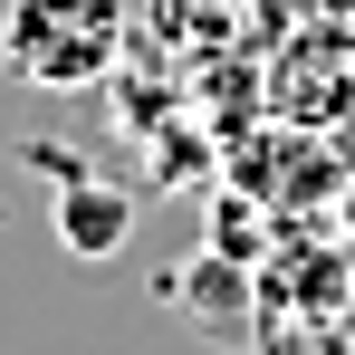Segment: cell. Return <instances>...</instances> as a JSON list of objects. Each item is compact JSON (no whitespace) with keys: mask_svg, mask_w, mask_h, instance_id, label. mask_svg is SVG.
Listing matches in <instances>:
<instances>
[{"mask_svg":"<svg viewBox=\"0 0 355 355\" xmlns=\"http://www.w3.org/2000/svg\"><path fill=\"white\" fill-rule=\"evenodd\" d=\"M125 49V0H10L0 67L29 87H96Z\"/></svg>","mask_w":355,"mask_h":355,"instance_id":"obj_1","label":"cell"},{"mask_svg":"<svg viewBox=\"0 0 355 355\" xmlns=\"http://www.w3.org/2000/svg\"><path fill=\"white\" fill-rule=\"evenodd\" d=\"M125 231H135V202H125L116 182H96V173L58 182V250L67 259H116Z\"/></svg>","mask_w":355,"mask_h":355,"instance_id":"obj_2","label":"cell"},{"mask_svg":"<svg viewBox=\"0 0 355 355\" xmlns=\"http://www.w3.org/2000/svg\"><path fill=\"white\" fill-rule=\"evenodd\" d=\"M240 297H250L240 259H231V250H202V259H192V279H182V307H192L211 336H240Z\"/></svg>","mask_w":355,"mask_h":355,"instance_id":"obj_3","label":"cell"},{"mask_svg":"<svg viewBox=\"0 0 355 355\" xmlns=\"http://www.w3.org/2000/svg\"><path fill=\"white\" fill-rule=\"evenodd\" d=\"M211 250H259V231H250V211H240V202H221V211H211Z\"/></svg>","mask_w":355,"mask_h":355,"instance_id":"obj_4","label":"cell"}]
</instances>
